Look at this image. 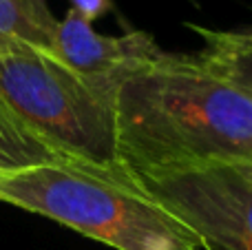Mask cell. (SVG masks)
<instances>
[{"instance_id": "5", "label": "cell", "mask_w": 252, "mask_h": 250, "mask_svg": "<svg viewBox=\"0 0 252 250\" xmlns=\"http://www.w3.org/2000/svg\"><path fill=\"white\" fill-rule=\"evenodd\" d=\"M53 51L113 104L120 82L161 49L146 31H128L124 35L97 33L87 18L69 9L66 16L58 20Z\"/></svg>"}, {"instance_id": "1", "label": "cell", "mask_w": 252, "mask_h": 250, "mask_svg": "<svg viewBox=\"0 0 252 250\" xmlns=\"http://www.w3.org/2000/svg\"><path fill=\"white\" fill-rule=\"evenodd\" d=\"M115 151L135 182L213 164L252 162V95L195 56L159 51L113 95Z\"/></svg>"}, {"instance_id": "9", "label": "cell", "mask_w": 252, "mask_h": 250, "mask_svg": "<svg viewBox=\"0 0 252 250\" xmlns=\"http://www.w3.org/2000/svg\"><path fill=\"white\" fill-rule=\"evenodd\" d=\"M111 0H71V9L80 13L82 18H87L89 22L102 18L104 13L111 11Z\"/></svg>"}, {"instance_id": "6", "label": "cell", "mask_w": 252, "mask_h": 250, "mask_svg": "<svg viewBox=\"0 0 252 250\" xmlns=\"http://www.w3.org/2000/svg\"><path fill=\"white\" fill-rule=\"evenodd\" d=\"M186 27L201 35L206 42L204 49L195 53V60L215 75L252 95V42L237 38L232 29H208L195 22H186Z\"/></svg>"}, {"instance_id": "8", "label": "cell", "mask_w": 252, "mask_h": 250, "mask_svg": "<svg viewBox=\"0 0 252 250\" xmlns=\"http://www.w3.org/2000/svg\"><path fill=\"white\" fill-rule=\"evenodd\" d=\"M47 164L64 162L9 106L0 102V175L22 173Z\"/></svg>"}, {"instance_id": "7", "label": "cell", "mask_w": 252, "mask_h": 250, "mask_svg": "<svg viewBox=\"0 0 252 250\" xmlns=\"http://www.w3.org/2000/svg\"><path fill=\"white\" fill-rule=\"evenodd\" d=\"M56 31L58 18L47 0H0V53L18 42L53 51Z\"/></svg>"}, {"instance_id": "10", "label": "cell", "mask_w": 252, "mask_h": 250, "mask_svg": "<svg viewBox=\"0 0 252 250\" xmlns=\"http://www.w3.org/2000/svg\"><path fill=\"white\" fill-rule=\"evenodd\" d=\"M232 33H235L237 38L246 40V42H252V25H248V27H239V29H232Z\"/></svg>"}, {"instance_id": "4", "label": "cell", "mask_w": 252, "mask_h": 250, "mask_svg": "<svg viewBox=\"0 0 252 250\" xmlns=\"http://www.w3.org/2000/svg\"><path fill=\"white\" fill-rule=\"evenodd\" d=\"M139 188L186 224L208 250H252V177L237 164L148 177Z\"/></svg>"}, {"instance_id": "11", "label": "cell", "mask_w": 252, "mask_h": 250, "mask_svg": "<svg viewBox=\"0 0 252 250\" xmlns=\"http://www.w3.org/2000/svg\"><path fill=\"white\" fill-rule=\"evenodd\" d=\"M237 166H239V168H244V171H246V173H248V175L252 177V162H244V164H237Z\"/></svg>"}, {"instance_id": "2", "label": "cell", "mask_w": 252, "mask_h": 250, "mask_svg": "<svg viewBox=\"0 0 252 250\" xmlns=\"http://www.w3.org/2000/svg\"><path fill=\"white\" fill-rule=\"evenodd\" d=\"M0 102L64 164L142 193L118 159L111 102L53 51L18 42L0 53Z\"/></svg>"}, {"instance_id": "3", "label": "cell", "mask_w": 252, "mask_h": 250, "mask_svg": "<svg viewBox=\"0 0 252 250\" xmlns=\"http://www.w3.org/2000/svg\"><path fill=\"white\" fill-rule=\"evenodd\" d=\"M0 202L49 217L115 250H208L148 195L69 164L0 175Z\"/></svg>"}]
</instances>
